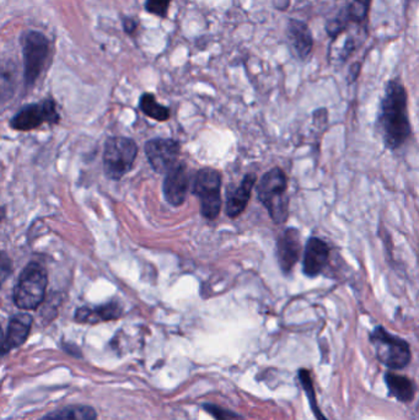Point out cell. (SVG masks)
Masks as SVG:
<instances>
[{"instance_id":"ffe728a7","label":"cell","mask_w":419,"mask_h":420,"mask_svg":"<svg viewBox=\"0 0 419 420\" xmlns=\"http://www.w3.org/2000/svg\"><path fill=\"white\" fill-rule=\"evenodd\" d=\"M16 86V68L8 64L0 69V102H4L13 96Z\"/></svg>"},{"instance_id":"e0dca14e","label":"cell","mask_w":419,"mask_h":420,"mask_svg":"<svg viewBox=\"0 0 419 420\" xmlns=\"http://www.w3.org/2000/svg\"><path fill=\"white\" fill-rule=\"evenodd\" d=\"M388 394L401 402H410L415 394V386L406 376L388 372L385 375Z\"/></svg>"},{"instance_id":"30bf717a","label":"cell","mask_w":419,"mask_h":420,"mask_svg":"<svg viewBox=\"0 0 419 420\" xmlns=\"http://www.w3.org/2000/svg\"><path fill=\"white\" fill-rule=\"evenodd\" d=\"M190 176L185 163H177L166 173L162 190L167 203L180 207L186 200L190 190Z\"/></svg>"},{"instance_id":"2e32d148","label":"cell","mask_w":419,"mask_h":420,"mask_svg":"<svg viewBox=\"0 0 419 420\" xmlns=\"http://www.w3.org/2000/svg\"><path fill=\"white\" fill-rule=\"evenodd\" d=\"M122 309L116 302H110L96 307H81L76 314V319L81 323H98L120 319Z\"/></svg>"},{"instance_id":"cb8c5ba5","label":"cell","mask_w":419,"mask_h":420,"mask_svg":"<svg viewBox=\"0 0 419 420\" xmlns=\"http://www.w3.org/2000/svg\"><path fill=\"white\" fill-rule=\"evenodd\" d=\"M172 0H145V10L161 19L167 18Z\"/></svg>"},{"instance_id":"4dcf8cb0","label":"cell","mask_w":419,"mask_h":420,"mask_svg":"<svg viewBox=\"0 0 419 420\" xmlns=\"http://www.w3.org/2000/svg\"><path fill=\"white\" fill-rule=\"evenodd\" d=\"M1 347H3V332H1V328H0V350H1Z\"/></svg>"},{"instance_id":"d6986e66","label":"cell","mask_w":419,"mask_h":420,"mask_svg":"<svg viewBox=\"0 0 419 420\" xmlns=\"http://www.w3.org/2000/svg\"><path fill=\"white\" fill-rule=\"evenodd\" d=\"M139 107L143 111L144 115H147L152 120L165 122L170 118L169 108L156 101L155 96L152 93H143L139 102Z\"/></svg>"},{"instance_id":"5b68a950","label":"cell","mask_w":419,"mask_h":420,"mask_svg":"<svg viewBox=\"0 0 419 420\" xmlns=\"http://www.w3.org/2000/svg\"><path fill=\"white\" fill-rule=\"evenodd\" d=\"M371 344L374 345L379 362L391 370H401L410 362V345L400 337L388 333L378 326L371 333Z\"/></svg>"},{"instance_id":"6da1fadb","label":"cell","mask_w":419,"mask_h":420,"mask_svg":"<svg viewBox=\"0 0 419 420\" xmlns=\"http://www.w3.org/2000/svg\"><path fill=\"white\" fill-rule=\"evenodd\" d=\"M407 91L400 79L390 80L380 105V133L388 149L396 150L410 135Z\"/></svg>"},{"instance_id":"4316f807","label":"cell","mask_w":419,"mask_h":420,"mask_svg":"<svg viewBox=\"0 0 419 420\" xmlns=\"http://www.w3.org/2000/svg\"><path fill=\"white\" fill-rule=\"evenodd\" d=\"M354 51H356V42H354V39H353V37H347L346 41H344L343 48H342L341 53H339V58L342 59V62L347 61L348 57H349Z\"/></svg>"},{"instance_id":"484cf974","label":"cell","mask_w":419,"mask_h":420,"mask_svg":"<svg viewBox=\"0 0 419 420\" xmlns=\"http://www.w3.org/2000/svg\"><path fill=\"white\" fill-rule=\"evenodd\" d=\"M205 408L217 420H234V418L237 416L232 411H225V409H222L217 406H212V404H205Z\"/></svg>"},{"instance_id":"52a82bcc","label":"cell","mask_w":419,"mask_h":420,"mask_svg":"<svg viewBox=\"0 0 419 420\" xmlns=\"http://www.w3.org/2000/svg\"><path fill=\"white\" fill-rule=\"evenodd\" d=\"M138 146L130 138H110L103 153L105 173L111 180H120L133 168Z\"/></svg>"},{"instance_id":"277c9868","label":"cell","mask_w":419,"mask_h":420,"mask_svg":"<svg viewBox=\"0 0 419 420\" xmlns=\"http://www.w3.org/2000/svg\"><path fill=\"white\" fill-rule=\"evenodd\" d=\"M47 275L42 265L30 263L20 275L14 292V301L23 309H36L45 299Z\"/></svg>"},{"instance_id":"ba28073f","label":"cell","mask_w":419,"mask_h":420,"mask_svg":"<svg viewBox=\"0 0 419 420\" xmlns=\"http://www.w3.org/2000/svg\"><path fill=\"white\" fill-rule=\"evenodd\" d=\"M59 121L58 112L56 108L53 100H45L37 102L33 105L24 107L19 111L11 120V127L16 130H32L36 129L45 123H57Z\"/></svg>"},{"instance_id":"9c48e42d","label":"cell","mask_w":419,"mask_h":420,"mask_svg":"<svg viewBox=\"0 0 419 420\" xmlns=\"http://www.w3.org/2000/svg\"><path fill=\"white\" fill-rule=\"evenodd\" d=\"M179 142L174 139H152L145 144L148 160L157 173H166L177 164L180 156Z\"/></svg>"},{"instance_id":"7402d4cb","label":"cell","mask_w":419,"mask_h":420,"mask_svg":"<svg viewBox=\"0 0 419 420\" xmlns=\"http://www.w3.org/2000/svg\"><path fill=\"white\" fill-rule=\"evenodd\" d=\"M300 384L303 386L305 392L308 394L310 403H311L312 411L316 416L317 420H327L325 416H322L321 411L317 408L316 398H315V389L312 385L311 376L306 370H300L299 372Z\"/></svg>"},{"instance_id":"5bb4252c","label":"cell","mask_w":419,"mask_h":420,"mask_svg":"<svg viewBox=\"0 0 419 420\" xmlns=\"http://www.w3.org/2000/svg\"><path fill=\"white\" fill-rule=\"evenodd\" d=\"M256 175L254 173H247L240 186L229 193L227 199V205H225V212L230 219H237L245 210L247 204L250 202L251 193L256 183Z\"/></svg>"},{"instance_id":"f1b7e54d","label":"cell","mask_w":419,"mask_h":420,"mask_svg":"<svg viewBox=\"0 0 419 420\" xmlns=\"http://www.w3.org/2000/svg\"><path fill=\"white\" fill-rule=\"evenodd\" d=\"M361 64L359 62L353 63L349 69V74H348V81L353 83L357 80L358 76L361 74Z\"/></svg>"},{"instance_id":"3957f363","label":"cell","mask_w":419,"mask_h":420,"mask_svg":"<svg viewBox=\"0 0 419 420\" xmlns=\"http://www.w3.org/2000/svg\"><path fill=\"white\" fill-rule=\"evenodd\" d=\"M192 192L201 200L202 217L215 220L222 210V173L215 168L198 170L193 176Z\"/></svg>"},{"instance_id":"ac0fdd59","label":"cell","mask_w":419,"mask_h":420,"mask_svg":"<svg viewBox=\"0 0 419 420\" xmlns=\"http://www.w3.org/2000/svg\"><path fill=\"white\" fill-rule=\"evenodd\" d=\"M96 411L86 406H72L61 411L51 413L41 420H95Z\"/></svg>"},{"instance_id":"7a4b0ae2","label":"cell","mask_w":419,"mask_h":420,"mask_svg":"<svg viewBox=\"0 0 419 420\" xmlns=\"http://www.w3.org/2000/svg\"><path fill=\"white\" fill-rule=\"evenodd\" d=\"M286 190L288 178L279 168H272L264 173L257 186L259 202L264 204L276 224H284L289 217V198Z\"/></svg>"},{"instance_id":"d4e9b609","label":"cell","mask_w":419,"mask_h":420,"mask_svg":"<svg viewBox=\"0 0 419 420\" xmlns=\"http://www.w3.org/2000/svg\"><path fill=\"white\" fill-rule=\"evenodd\" d=\"M11 270H13V263L9 256L6 253L0 252V287L8 279Z\"/></svg>"},{"instance_id":"7c38bea8","label":"cell","mask_w":419,"mask_h":420,"mask_svg":"<svg viewBox=\"0 0 419 420\" xmlns=\"http://www.w3.org/2000/svg\"><path fill=\"white\" fill-rule=\"evenodd\" d=\"M286 39L295 57L306 61L314 48L312 32L308 24L298 19H290L286 26Z\"/></svg>"},{"instance_id":"44dd1931","label":"cell","mask_w":419,"mask_h":420,"mask_svg":"<svg viewBox=\"0 0 419 420\" xmlns=\"http://www.w3.org/2000/svg\"><path fill=\"white\" fill-rule=\"evenodd\" d=\"M371 0H352L344 14L347 16L348 21L361 24L366 21L371 10Z\"/></svg>"},{"instance_id":"83f0119b","label":"cell","mask_w":419,"mask_h":420,"mask_svg":"<svg viewBox=\"0 0 419 420\" xmlns=\"http://www.w3.org/2000/svg\"><path fill=\"white\" fill-rule=\"evenodd\" d=\"M137 27H138V22L135 21L134 19H123V29H125V34L133 35L134 32L137 31Z\"/></svg>"},{"instance_id":"f546056e","label":"cell","mask_w":419,"mask_h":420,"mask_svg":"<svg viewBox=\"0 0 419 420\" xmlns=\"http://www.w3.org/2000/svg\"><path fill=\"white\" fill-rule=\"evenodd\" d=\"M273 6L276 10H281V11H286L290 6V0H273Z\"/></svg>"},{"instance_id":"9a60e30c","label":"cell","mask_w":419,"mask_h":420,"mask_svg":"<svg viewBox=\"0 0 419 420\" xmlns=\"http://www.w3.org/2000/svg\"><path fill=\"white\" fill-rule=\"evenodd\" d=\"M32 317L30 314H15L9 323L8 328V334L5 341L3 342L1 352H8V350L18 348L20 345L24 344L30 334L31 329Z\"/></svg>"},{"instance_id":"1f68e13d","label":"cell","mask_w":419,"mask_h":420,"mask_svg":"<svg viewBox=\"0 0 419 420\" xmlns=\"http://www.w3.org/2000/svg\"><path fill=\"white\" fill-rule=\"evenodd\" d=\"M1 217H3V209L0 208V220H1Z\"/></svg>"},{"instance_id":"8fae6325","label":"cell","mask_w":419,"mask_h":420,"mask_svg":"<svg viewBox=\"0 0 419 420\" xmlns=\"http://www.w3.org/2000/svg\"><path fill=\"white\" fill-rule=\"evenodd\" d=\"M301 255V240L296 229H286L276 242V260L281 272L288 275L298 263Z\"/></svg>"},{"instance_id":"4fadbf2b","label":"cell","mask_w":419,"mask_h":420,"mask_svg":"<svg viewBox=\"0 0 419 420\" xmlns=\"http://www.w3.org/2000/svg\"><path fill=\"white\" fill-rule=\"evenodd\" d=\"M330 258V247L324 240L311 237L304 251L303 272L309 278L321 275Z\"/></svg>"},{"instance_id":"603a6c76","label":"cell","mask_w":419,"mask_h":420,"mask_svg":"<svg viewBox=\"0 0 419 420\" xmlns=\"http://www.w3.org/2000/svg\"><path fill=\"white\" fill-rule=\"evenodd\" d=\"M348 19L346 14H339V16L335 19H331L330 21L326 25V32L330 37L331 40L336 41L338 39L341 34H343L347 30Z\"/></svg>"},{"instance_id":"8992f818","label":"cell","mask_w":419,"mask_h":420,"mask_svg":"<svg viewBox=\"0 0 419 420\" xmlns=\"http://www.w3.org/2000/svg\"><path fill=\"white\" fill-rule=\"evenodd\" d=\"M24 78L26 86H32L40 78L48 62L51 42L42 32L29 31L23 37Z\"/></svg>"}]
</instances>
